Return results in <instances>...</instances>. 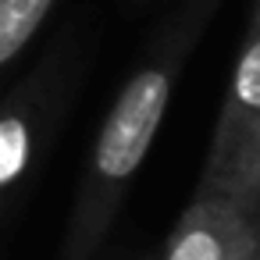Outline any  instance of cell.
Instances as JSON below:
<instances>
[{"mask_svg": "<svg viewBox=\"0 0 260 260\" xmlns=\"http://www.w3.org/2000/svg\"><path fill=\"white\" fill-rule=\"evenodd\" d=\"M221 0H182L121 82L82 168L57 260H96Z\"/></svg>", "mask_w": 260, "mask_h": 260, "instance_id": "cell-1", "label": "cell"}, {"mask_svg": "<svg viewBox=\"0 0 260 260\" xmlns=\"http://www.w3.org/2000/svg\"><path fill=\"white\" fill-rule=\"evenodd\" d=\"M196 189L260 203V11H249Z\"/></svg>", "mask_w": 260, "mask_h": 260, "instance_id": "cell-2", "label": "cell"}, {"mask_svg": "<svg viewBox=\"0 0 260 260\" xmlns=\"http://www.w3.org/2000/svg\"><path fill=\"white\" fill-rule=\"evenodd\" d=\"M75 68L79 61L68 50H54L25 82L0 100V210L22 192L43 160L64 118L68 93L75 89Z\"/></svg>", "mask_w": 260, "mask_h": 260, "instance_id": "cell-3", "label": "cell"}, {"mask_svg": "<svg viewBox=\"0 0 260 260\" xmlns=\"http://www.w3.org/2000/svg\"><path fill=\"white\" fill-rule=\"evenodd\" d=\"M260 203L196 189L178 214L160 260H239L256 232Z\"/></svg>", "mask_w": 260, "mask_h": 260, "instance_id": "cell-4", "label": "cell"}, {"mask_svg": "<svg viewBox=\"0 0 260 260\" xmlns=\"http://www.w3.org/2000/svg\"><path fill=\"white\" fill-rule=\"evenodd\" d=\"M54 8L57 0H0V72L22 57Z\"/></svg>", "mask_w": 260, "mask_h": 260, "instance_id": "cell-5", "label": "cell"}, {"mask_svg": "<svg viewBox=\"0 0 260 260\" xmlns=\"http://www.w3.org/2000/svg\"><path fill=\"white\" fill-rule=\"evenodd\" d=\"M239 260H260V221H256V232H253V239H249V246Z\"/></svg>", "mask_w": 260, "mask_h": 260, "instance_id": "cell-6", "label": "cell"}, {"mask_svg": "<svg viewBox=\"0 0 260 260\" xmlns=\"http://www.w3.org/2000/svg\"><path fill=\"white\" fill-rule=\"evenodd\" d=\"M249 11H260V0H253V8H249Z\"/></svg>", "mask_w": 260, "mask_h": 260, "instance_id": "cell-7", "label": "cell"}, {"mask_svg": "<svg viewBox=\"0 0 260 260\" xmlns=\"http://www.w3.org/2000/svg\"><path fill=\"white\" fill-rule=\"evenodd\" d=\"M128 4H136V8H139V4H146V0H128Z\"/></svg>", "mask_w": 260, "mask_h": 260, "instance_id": "cell-8", "label": "cell"}]
</instances>
